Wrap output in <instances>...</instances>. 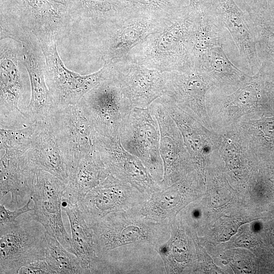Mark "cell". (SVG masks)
<instances>
[{
    "instance_id": "obj_5",
    "label": "cell",
    "mask_w": 274,
    "mask_h": 274,
    "mask_svg": "<svg viewBox=\"0 0 274 274\" xmlns=\"http://www.w3.org/2000/svg\"><path fill=\"white\" fill-rule=\"evenodd\" d=\"M0 128L20 129L32 124L19 107L26 89L20 43L0 40Z\"/></svg>"
},
{
    "instance_id": "obj_6",
    "label": "cell",
    "mask_w": 274,
    "mask_h": 274,
    "mask_svg": "<svg viewBox=\"0 0 274 274\" xmlns=\"http://www.w3.org/2000/svg\"><path fill=\"white\" fill-rule=\"evenodd\" d=\"M46 233L30 212L0 225V273H18L22 267L45 260Z\"/></svg>"
},
{
    "instance_id": "obj_28",
    "label": "cell",
    "mask_w": 274,
    "mask_h": 274,
    "mask_svg": "<svg viewBox=\"0 0 274 274\" xmlns=\"http://www.w3.org/2000/svg\"><path fill=\"white\" fill-rule=\"evenodd\" d=\"M45 260L58 274L84 273L77 257L46 232Z\"/></svg>"
},
{
    "instance_id": "obj_37",
    "label": "cell",
    "mask_w": 274,
    "mask_h": 274,
    "mask_svg": "<svg viewBox=\"0 0 274 274\" xmlns=\"http://www.w3.org/2000/svg\"><path fill=\"white\" fill-rule=\"evenodd\" d=\"M238 227L236 223H231L230 224H227L223 226V229L222 231V235L225 238V240H228L230 236L234 234Z\"/></svg>"
},
{
    "instance_id": "obj_7",
    "label": "cell",
    "mask_w": 274,
    "mask_h": 274,
    "mask_svg": "<svg viewBox=\"0 0 274 274\" xmlns=\"http://www.w3.org/2000/svg\"><path fill=\"white\" fill-rule=\"evenodd\" d=\"M40 43L45 60L46 82L55 109L78 103L85 94L112 73L111 64H104L98 71L86 75L72 71L61 60L56 41Z\"/></svg>"
},
{
    "instance_id": "obj_32",
    "label": "cell",
    "mask_w": 274,
    "mask_h": 274,
    "mask_svg": "<svg viewBox=\"0 0 274 274\" xmlns=\"http://www.w3.org/2000/svg\"><path fill=\"white\" fill-rule=\"evenodd\" d=\"M251 81L246 83L234 93L230 95L228 100L230 104L242 109H248L254 106L260 98L259 83Z\"/></svg>"
},
{
    "instance_id": "obj_21",
    "label": "cell",
    "mask_w": 274,
    "mask_h": 274,
    "mask_svg": "<svg viewBox=\"0 0 274 274\" xmlns=\"http://www.w3.org/2000/svg\"><path fill=\"white\" fill-rule=\"evenodd\" d=\"M1 154V201L9 193L11 195L9 207L12 209L25 204L32 193L36 172L21 166L22 154L4 152Z\"/></svg>"
},
{
    "instance_id": "obj_26",
    "label": "cell",
    "mask_w": 274,
    "mask_h": 274,
    "mask_svg": "<svg viewBox=\"0 0 274 274\" xmlns=\"http://www.w3.org/2000/svg\"><path fill=\"white\" fill-rule=\"evenodd\" d=\"M179 223L173 220L170 238L155 248L162 259L166 273L181 272L189 260L188 243Z\"/></svg>"
},
{
    "instance_id": "obj_30",
    "label": "cell",
    "mask_w": 274,
    "mask_h": 274,
    "mask_svg": "<svg viewBox=\"0 0 274 274\" xmlns=\"http://www.w3.org/2000/svg\"><path fill=\"white\" fill-rule=\"evenodd\" d=\"M129 6L132 13L160 19H170L183 9H179L170 0H120Z\"/></svg>"
},
{
    "instance_id": "obj_10",
    "label": "cell",
    "mask_w": 274,
    "mask_h": 274,
    "mask_svg": "<svg viewBox=\"0 0 274 274\" xmlns=\"http://www.w3.org/2000/svg\"><path fill=\"white\" fill-rule=\"evenodd\" d=\"M119 138L123 147L140 159L161 186L164 169L160 151V132L149 108H132Z\"/></svg>"
},
{
    "instance_id": "obj_18",
    "label": "cell",
    "mask_w": 274,
    "mask_h": 274,
    "mask_svg": "<svg viewBox=\"0 0 274 274\" xmlns=\"http://www.w3.org/2000/svg\"><path fill=\"white\" fill-rule=\"evenodd\" d=\"M36 123L30 147L20 157L21 166L48 172L66 185L67 167L48 122Z\"/></svg>"
},
{
    "instance_id": "obj_4",
    "label": "cell",
    "mask_w": 274,
    "mask_h": 274,
    "mask_svg": "<svg viewBox=\"0 0 274 274\" xmlns=\"http://www.w3.org/2000/svg\"><path fill=\"white\" fill-rule=\"evenodd\" d=\"M170 19H160L133 14L88 29L90 47L104 64L115 63Z\"/></svg>"
},
{
    "instance_id": "obj_19",
    "label": "cell",
    "mask_w": 274,
    "mask_h": 274,
    "mask_svg": "<svg viewBox=\"0 0 274 274\" xmlns=\"http://www.w3.org/2000/svg\"><path fill=\"white\" fill-rule=\"evenodd\" d=\"M163 95L174 102H183L202 116L206 93L213 85L211 77L198 67L185 71L165 72Z\"/></svg>"
},
{
    "instance_id": "obj_29",
    "label": "cell",
    "mask_w": 274,
    "mask_h": 274,
    "mask_svg": "<svg viewBox=\"0 0 274 274\" xmlns=\"http://www.w3.org/2000/svg\"><path fill=\"white\" fill-rule=\"evenodd\" d=\"M250 22L256 39V48L261 66L274 64V31L258 13L248 10Z\"/></svg>"
},
{
    "instance_id": "obj_20",
    "label": "cell",
    "mask_w": 274,
    "mask_h": 274,
    "mask_svg": "<svg viewBox=\"0 0 274 274\" xmlns=\"http://www.w3.org/2000/svg\"><path fill=\"white\" fill-rule=\"evenodd\" d=\"M213 6L224 27L230 33L244 62L252 70L260 67L256 39L249 17L234 0H213Z\"/></svg>"
},
{
    "instance_id": "obj_23",
    "label": "cell",
    "mask_w": 274,
    "mask_h": 274,
    "mask_svg": "<svg viewBox=\"0 0 274 274\" xmlns=\"http://www.w3.org/2000/svg\"><path fill=\"white\" fill-rule=\"evenodd\" d=\"M109 175L94 146L92 150L68 173L62 201L75 204Z\"/></svg>"
},
{
    "instance_id": "obj_25",
    "label": "cell",
    "mask_w": 274,
    "mask_h": 274,
    "mask_svg": "<svg viewBox=\"0 0 274 274\" xmlns=\"http://www.w3.org/2000/svg\"><path fill=\"white\" fill-rule=\"evenodd\" d=\"M224 28L213 5L196 12L190 51L193 67L198 65L202 57L210 49L223 45Z\"/></svg>"
},
{
    "instance_id": "obj_16",
    "label": "cell",
    "mask_w": 274,
    "mask_h": 274,
    "mask_svg": "<svg viewBox=\"0 0 274 274\" xmlns=\"http://www.w3.org/2000/svg\"><path fill=\"white\" fill-rule=\"evenodd\" d=\"M156 118L160 132V151L163 164L162 188L178 181L186 172L188 160L176 123L168 115L158 99L149 107Z\"/></svg>"
},
{
    "instance_id": "obj_9",
    "label": "cell",
    "mask_w": 274,
    "mask_h": 274,
    "mask_svg": "<svg viewBox=\"0 0 274 274\" xmlns=\"http://www.w3.org/2000/svg\"><path fill=\"white\" fill-rule=\"evenodd\" d=\"M84 108L95 133L120 137L122 128L133 108L112 73L79 101Z\"/></svg>"
},
{
    "instance_id": "obj_13",
    "label": "cell",
    "mask_w": 274,
    "mask_h": 274,
    "mask_svg": "<svg viewBox=\"0 0 274 274\" xmlns=\"http://www.w3.org/2000/svg\"><path fill=\"white\" fill-rule=\"evenodd\" d=\"M65 185L54 175L38 171L30 197L33 208L30 213L47 232L56 237L70 252L72 240L65 229L61 214Z\"/></svg>"
},
{
    "instance_id": "obj_24",
    "label": "cell",
    "mask_w": 274,
    "mask_h": 274,
    "mask_svg": "<svg viewBox=\"0 0 274 274\" xmlns=\"http://www.w3.org/2000/svg\"><path fill=\"white\" fill-rule=\"evenodd\" d=\"M67 9L74 25L81 22L87 30L132 14L120 0H72Z\"/></svg>"
},
{
    "instance_id": "obj_12",
    "label": "cell",
    "mask_w": 274,
    "mask_h": 274,
    "mask_svg": "<svg viewBox=\"0 0 274 274\" xmlns=\"http://www.w3.org/2000/svg\"><path fill=\"white\" fill-rule=\"evenodd\" d=\"M93 143L110 175L129 184L148 196L162 189L141 160L123 147L120 138L95 132Z\"/></svg>"
},
{
    "instance_id": "obj_3",
    "label": "cell",
    "mask_w": 274,
    "mask_h": 274,
    "mask_svg": "<svg viewBox=\"0 0 274 274\" xmlns=\"http://www.w3.org/2000/svg\"><path fill=\"white\" fill-rule=\"evenodd\" d=\"M171 224L148 219L132 209L111 213L91 226L96 252L101 258L114 249L128 245L155 248L166 241Z\"/></svg>"
},
{
    "instance_id": "obj_35",
    "label": "cell",
    "mask_w": 274,
    "mask_h": 274,
    "mask_svg": "<svg viewBox=\"0 0 274 274\" xmlns=\"http://www.w3.org/2000/svg\"><path fill=\"white\" fill-rule=\"evenodd\" d=\"M188 7L193 11L203 10L212 6L213 0H189Z\"/></svg>"
},
{
    "instance_id": "obj_17",
    "label": "cell",
    "mask_w": 274,
    "mask_h": 274,
    "mask_svg": "<svg viewBox=\"0 0 274 274\" xmlns=\"http://www.w3.org/2000/svg\"><path fill=\"white\" fill-rule=\"evenodd\" d=\"M62 209L66 214L71 225L70 252L78 259L84 273H120L113 262L97 255L93 230L85 220L78 204L62 201Z\"/></svg>"
},
{
    "instance_id": "obj_34",
    "label": "cell",
    "mask_w": 274,
    "mask_h": 274,
    "mask_svg": "<svg viewBox=\"0 0 274 274\" xmlns=\"http://www.w3.org/2000/svg\"><path fill=\"white\" fill-rule=\"evenodd\" d=\"M21 274H54L56 272L45 260H39L22 267L18 272Z\"/></svg>"
},
{
    "instance_id": "obj_27",
    "label": "cell",
    "mask_w": 274,
    "mask_h": 274,
    "mask_svg": "<svg viewBox=\"0 0 274 274\" xmlns=\"http://www.w3.org/2000/svg\"><path fill=\"white\" fill-rule=\"evenodd\" d=\"M223 47V45H221L210 49L195 67L201 68L211 77L222 82L243 81L246 75L230 61Z\"/></svg>"
},
{
    "instance_id": "obj_36",
    "label": "cell",
    "mask_w": 274,
    "mask_h": 274,
    "mask_svg": "<svg viewBox=\"0 0 274 274\" xmlns=\"http://www.w3.org/2000/svg\"><path fill=\"white\" fill-rule=\"evenodd\" d=\"M262 132L265 138L274 141V119H267L263 123Z\"/></svg>"
},
{
    "instance_id": "obj_8",
    "label": "cell",
    "mask_w": 274,
    "mask_h": 274,
    "mask_svg": "<svg viewBox=\"0 0 274 274\" xmlns=\"http://www.w3.org/2000/svg\"><path fill=\"white\" fill-rule=\"evenodd\" d=\"M47 122L64 159L68 174L93 148V127L80 101L54 109Z\"/></svg>"
},
{
    "instance_id": "obj_38",
    "label": "cell",
    "mask_w": 274,
    "mask_h": 274,
    "mask_svg": "<svg viewBox=\"0 0 274 274\" xmlns=\"http://www.w3.org/2000/svg\"><path fill=\"white\" fill-rule=\"evenodd\" d=\"M53 3L61 4L66 8H68L72 0H49Z\"/></svg>"
},
{
    "instance_id": "obj_31",
    "label": "cell",
    "mask_w": 274,
    "mask_h": 274,
    "mask_svg": "<svg viewBox=\"0 0 274 274\" xmlns=\"http://www.w3.org/2000/svg\"><path fill=\"white\" fill-rule=\"evenodd\" d=\"M36 123L20 129H0L1 152L10 151L23 154L30 148Z\"/></svg>"
},
{
    "instance_id": "obj_1",
    "label": "cell",
    "mask_w": 274,
    "mask_h": 274,
    "mask_svg": "<svg viewBox=\"0 0 274 274\" xmlns=\"http://www.w3.org/2000/svg\"><path fill=\"white\" fill-rule=\"evenodd\" d=\"M196 15L188 6L184 7L123 58L161 72L192 67L190 51Z\"/></svg>"
},
{
    "instance_id": "obj_2",
    "label": "cell",
    "mask_w": 274,
    "mask_h": 274,
    "mask_svg": "<svg viewBox=\"0 0 274 274\" xmlns=\"http://www.w3.org/2000/svg\"><path fill=\"white\" fill-rule=\"evenodd\" d=\"M0 18L1 39L22 31L34 35L40 42H57L70 34L74 25L67 8L49 0H0Z\"/></svg>"
},
{
    "instance_id": "obj_11",
    "label": "cell",
    "mask_w": 274,
    "mask_h": 274,
    "mask_svg": "<svg viewBox=\"0 0 274 274\" xmlns=\"http://www.w3.org/2000/svg\"><path fill=\"white\" fill-rule=\"evenodd\" d=\"M9 38L20 43L22 56L30 84V99L24 109L32 123L47 121L55 109L45 75V60L39 40L33 35L22 31L10 34Z\"/></svg>"
},
{
    "instance_id": "obj_15",
    "label": "cell",
    "mask_w": 274,
    "mask_h": 274,
    "mask_svg": "<svg viewBox=\"0 0 274 274\" xmlns=\"http://www.w3.org/2000/svg\"><path fill=\"white\" fill-rule=\"evenodd\" d=\"M112 73L133 107L149 108L163 94L164 73L123 58L111 63Z\"/></svg>"
},
{
    "instance_id": "obj_14",
    "label": "cell",
    "mask_w": 274,
    "mask_h": 274,
    "mask_svg": "<svg viewBox=\"0 0 274 274\" xmlns=\"http://www.w3.org/2000/svg\"><path fill=\"white\" fill-rule=\"evenodd\" d=\"M148 197L109 174L77 204L91 226L111 213L127 211L142 204Z\"/></svg>"
},
{
    "instance_id": "obj_33",
    "label": "cell",
    "mask_w": 274,
    "mask_h": 274,
    "mask_svg": "<svg viewBox=\"0 0 274 274\" xmlns=\"http://www.w3.org/2000/svg\"><path fill=\"white\" fill-rule=\"evenodd\" d=\"M31 200L29 199L23 206L13 210H9L4 205L1 204L0 225L13 222L22 215L32 211V209L29 208Z\"/></svg>"
},
{
    "instance_id": "obj_22",
    "label": "cell",
    "mask_w": 274,
    "mask_h": 274,
    "mask_svg": "<svg viewBox=\"0 0 274 274\" xmlns=\"http://www.w3.org/2000/svg\"><path fill=\"white\" fill-rule=\"evenodd\" d=\"M188 186L184 183H176L163 188L132 209L156 222L171 224L178 212L192 198Z\"/></svg>"
}]
</instances>
